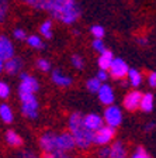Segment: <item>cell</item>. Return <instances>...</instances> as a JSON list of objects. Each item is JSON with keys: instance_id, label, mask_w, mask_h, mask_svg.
<instances>
[{"instance_id": "32", "label": "cell", "mask_w": 156, "mask_h": 158, "mask_svg": "<svg viewBox=\"0 0 156 158\" xmlns=\"http://www.w3.org/2000/svg\"><path fill=\"white\" fill-rule=\"evenodd\" d=\"M131 158H152V157L143 147H137L135 151L132 152V155H131Z\"/></svg>"}, {"instance_id": "39", "label": "cell", "mask_w": 156, "mask_h": 158, "mask_svg": "<svg viewBox=\"0 0 156 158\" xmlns=\"http://www.w3.org/2000/svg\"><path fill=\"white\" fill-rule=\"evenodd\" d=\"M20 158H39L35 152L33 151H28V150H24L21 154H20Z\"/></svg>"}, {"instance_id": "11", "label": "cell", "mask_w": 156, "mask_h": 158, "mask_svg": "<svg viewBox=\"0 0 156 158\" xmlns=\"http://www.w3.org/2000/svg\"><path fill=\"white\" fill-rule=\"evenodd\" d=\"M23 68H24L23 58L14 55L4 61L3 72H6L7 75H10V76H14V75H18L20 72H23Z\"/></svg>"}, {"instance_id": "35", "label": "cell", "mask_w": 156, "mask_h": 158, "mask_svg": "<svg viewBox=\"0 0 156 158\" xmlns=\"http://www.w3.org/2000/svg\"><path fill=\"white\" fill-rule=\"evenodd\" d=\"M45 158H75V157H72L69 152H51V154H45Z\"/></svg>"}, {"instance_id": "28", "label": "cell", "mask_w": 156, "mask_h": 158, "mask_svg": "<svg viewBox=\"0 0 156 158\" xmlns=\"http://www.w3.org/2000/svg\"><path fill=\"white\" fill-rule=\"evenodd\" d=\"M90 34L94 37V38H104L106 30H104V27L100 26V24H93V26L90 27Z\"/></svg>"}, {"instance_id": "6", "label": "cell", "mask_w": 156, "mask_h": 158, "mask_svg": "<svg viewBox=\"0 0 156 158\" xmlns=\"http://www.w3.org/2000/svg\"><path fill=\"white\" fill-rule=\"evenodd\" d=\"M18 93H37L39 89V82L35 76L27 72H20Z\"/></svg>"}, {"instance_id": "10", "label": "cell", "mask_w": 156, "mask_h": 158, "mask_svg": "<svg viewBox=\"0 0 156 158\" xmlns=\"http://www.w3.org/2000/svg\"><path fill=\"white\" fill-rule=\"evenodd\" d=\"M56 144H58L59 152H70L76 148V143L69 131L56 133Z\"/></svg>"}, {"instance_id": "33", "label": "cell", "mask_w": 156, "mask_h": 158, "mask_svg": "<svg viewBox=\"0 0 156 158\" xmlns=\"http://www.w3.org/2000/svg\"><path fill=\"white\" fill-rule=\"evenodd\" d=\"M13 38H16L17 41H24L27 38V33L24 28H14L13 30Z\"/></svg>"}, {"instance_id": "2", "label": "cell", "mask_w": 156, "mask_h": 158, "mask_svg": "<svg viewBox=\"0 0 156 158\" xmlns=\"http://www.w3.org/2000/svg\"><path fill=\"white\" fill-rule=\"evenodd\" d=\"M68 128L76 143V148L87 150L93 145V131H90L85 126L83 114L73 112L68 118Z\"/></svg>"}, {"instance_id": "40", "label": "cell", "mask_w": 156, "mask_h": 158, "mask_svg": "<svg viewBox=\"0 0 156 158\" xmlns=\"http://www.w3.org/2000/svg\"><path fill=\"white\" fill-rule=\"evenodd\" d=\"M155 128H156V123L155 122H148L146 124H145V131H146V133L153 131Z\"/></svg>"}, {"instance_id": "12", "label": "cell", "mask_w": 156, "mask_h": 158, "mask_svg": "<svg viewBox=\"0 0 156 158\" xmlns=\"http://www.w3.org/2000/svg\"><path fill=\"white\" fill-rule=\"evenodd\" d=\"M97 96H98V100L103 103L104 106H110L115 102V93H114V89L111 85H108L107 82L101 83L100 89L97 92Z\"/></svg>"}, {"instance_id": "21", "label": "cell", "mask_w": 156, "mask_h": 158, "mask_svg": "<svg viewBox=\"0 0 156 158\" xmlns=\"http://www.w3.org/2000/svg\"><path fill=\"white\" fill-rule=\"evenodd\" d=\"M0 118H2V122L6 123V124L13 123V120H14L13 109L10 107L7 103H2V105H0Z\"/></svg>"}, {"instance_id": "14", "label": "cell", "mask_w": 156, "mask_h": 158, "mask_svg": "<svg viewBox=\"0 0 156 158\" xmlns=\"http://www.w3.org/2000/svg\"><path fill=\"white\" fill-rule=\"evenodd\" d=\"M83 122H85L86 127H87L90 131H93V133L104 126L103 117H101L100 114H97V113H89V114H83Z\"/></svg>"}, {"instance_id": "17", "label": "cell", "mask_w": 156, "mask_h": 158, "mask_svg": "<svg viewBox=\"0 0 156 158\" xmlns=\"http://www.w3.org/2000/svg\"><path fill=\"white\" fill-rule=\"evenodd\" d=\"M142 81H143V76L141 73L139 69L137 68H130L127 73V82L130 86H132L134 89H138L141 85H142Z\"/></svg>"}, {"instance_id": "9", "label": "cell", "mask_w": 156, "mask_h": 158, "mask_svg": "<svg viewBox=\"0 0 156 158\" xmlns=\"http://www.w3.org/2000/svg\"><path fill=\"white\" fill-rule=\"evenodd\" d=\"M141 98H142V92H139L138 89H132L122 99V106L128 112H137L139 109Z\"/></svg>"}, {"instance_id": "13", "label": "cell", "mask_w": 156, "mask_h": 158, "mask_svg": "<svg viewBox=\"0 0 156 158\" xmlns=\"http://www.w3.org/2000/svg\"><path fill=\"white\" fill-rule=\"evenodd\" d=\"M14 55H16V52H14V45L11 43V40L4 34H0V58L6 61Z\"/></svg>"}, {"instance_id": "31", "label": "cell", "mask_w": 156, "mask_h": 158, "mask_svg": "<svg viewBox=\"0 0 156 158\" xmlns=\"http://www.w3.org/2000/svg\"><path fill=\"white\" fill-rule=\"evenodd\" d=\"M91 47H93V49H94L96 52H103L104 49L107 48L106 47V44H104V41H103V38H94L93 41H91Z\"/></svg>"}, {"instance_id": "19", "label": "cell", "mask_w": 156, "mask_h": 158, "mask_svg": "<svg viewBox=\"0 0 156 158\" xmlns=\"http://www.w3.org/2000/svg\"><path fill=\"white\" fill-rule=\"evenodd\" d=\"M155 107V96L153 93L146 92L142 93V98H141V103H139V110H142L143 113H150Z\"/></svg>"}, {"instance_id": "29", "label": "cell", "mask_w": 156, "mask_h": 158, "mask_svg": "<svg viewBox=\"0 0 156 158\" xmlns=\"http://www.w3.org/2000/svg\"><path fill=\"white\" fill-rule=\"evenodd\" d=\"M10 93H11V89H10L9 83L4 82V81H0V99H2V100L9 99Z\"/></svg>"}, {"instance_id": "15", "label": "cell", "mask_w": 156, "mask_h": 158, "mask_svg": "<svg viewBox=\"0 0 156 158\" xmlns=\"http://www.w3.org/2000/svg\"><path fill=\"white\" fill-rule=\"evenodd\" d=\"M51 79L55 85L61 86V88H69L72 85V78L69 75H65L62 72V69H52L51 71Z\"/></svg>"}, {"instance_id": "30", "label": "cell", "mask_w": 156, "mask_h": 158, "mask_svg": "<svg viewBox=\"0 0 156 158\" xmlns=\"http://www.w3.org/2000/svg\"><path fill=\"white\" fill-rule=\"evenodd\" d=\"M9 14V0H0V23H3Z\"/></svg>"}, {"instance_id": "25", "label": "cell", "mask_w": 156, "mask_h": 158, "mask_svg": "<svg viewBox=\"0 0 156 158\" xmlns=\"http://www.w3.org/2000/svg\"><path fill=\"white\" fill-rule=\"evenodd\" d=\"M100 86H101V82L96 78V76H93V78H90V79L86 81V88H87V90L90 93H97L98 89H100Z\"/></svg>"}, {"instance_id": "1", "label": "cell", "mask_w": 156, "mask_h": 158, "mask_svg": "<svg viewBox=\"0 0 156 158\" xmlns=\"http://www.w3.org/2000/svg\"><path fill=\"white\" fill-rule=\"evenodd\" d=\"M52 20L65 26L75 24L82 16V7L78 0H48L45 10Z\"/></svg>"}, {"instance_id": "36", "label": "cell", "mask_w": 156, "mask_h": 158, "mask_svg": "<svg viewBox=\"0 0 156 158\" xmlns=\"http://www.w3.org/2000/svg\"><path fill=\"white\" fill-rule=\"evenodd\" d=\"M108 154H110V145H103L98 148V158H108Z\"/></svg>"}, {"instance_id": "27", "label": "cell", "mask_w": 156, "mask_h": 158, "mask_svg": "<svg viewBox=\"0 0 156 158\" xmlns=\"http://www.w3.org/2000/svg\"><path fill=\"white\" fill-rule=\"evenodd\" d=\"M70 64L75 69L82 71V69L85 68V58H83L82 55H79V54H73L72 58H70Z\"/></svg>"}, {"instance_id": "34", "label": "cell", "mask_w": 156, "mask_h": 158, "mask_svg": "<svg viewBox=\"0 0 156 158\" xmlns=\"http://www.w3.org/2000/svg\"><path fill=\"white\" fill-rule=\"evenodd\" d=\"M96 78H97L101 83L107 82V79L110 78V75H108V71H106V69H98L97 73H96Z\"/></svg>"}, {"instance_id": "22", "label": "cell", "mask_w": 156, "mask_h": 158, "mask_svg": "<svg viewBox=\"0 0 156 158\" xmlns=\"http://www.w3.org/2000/svg\"><path fill=\"white\" fill-rule=\"evenodd\" d=\"M39 34L45 40H51L54 37V23H52L51 19L44 20L42 23H41V26H39Z\"/></svg>"}, {"instance_id": "24", "label": "cell", "mask_w": 156, "mask_h": 158, "mask_svg": "<svg viewBox=\"0 0 156 158\" xmlns=\"http://www.w3.org/2000/svg\"><path fill=\"white\" fill-rule=\"evenodd\" d=\"M24 4H27L28 7L34 10H45V6H46V2L48 0H21Z\"/></svg>"}, {"instance_id": "18", "label": "cell", "mask_w": 156, "mask_h": 158, "mask_svg": "<svg viewBox=\"0 0 156 158\" xmlns=\"http://www.w3.org/2000/svg\"><path fill=\"white\" fill-rule=\"evenodd\" d=\"M113 59H114L113 51H110L108 48H106L103 52L98 54V59H97L98 69H106V71H108L111 62H113Z\"/></svg>"}, {"instance_id": "16", "label": "cell", "mask_w": 156, "mask_h": 158, "mask_svg": "<svg viewBox=\"0 0 156 158\" xmlns=\"http://www.w3.org/2000/svg\"><path fill=\"white\" fill-rule=\"evenodd\" d=\"M108 158H128V151L125 144L122 141H120V140L111 143Z\"/></svg>"}, {"instance_id": "23", "label": "cell", "mask_w": 156, "mask_h": 158, "mask_svg": "<svg viewBox=\"0 0 156 158\" xmlns=\"http://www.w3.org/2000/svg\"><path fill=\"white\" fill-rule=\"evenodd\" d=\"M27 41V45L30 47V48H33V49H42L44 47V41L42 38L39 35H35V34H31V35H27L26 38Z\"/></svg>"}, {"instance_id": "3", "label": "cell", "mask_w": 156, "mask_h": 158, "mask_svg": "<svg viewBox=\"0 0 156 158\" xmlns=\"http://www.w3.org/2000/svg\"><path fill=\"white\" fill-rule=\"evenodd\" d=\"M21 100V113L27 118H37L38 117V99L35 93H18Z\"/></svg>"}, {"instance_id": "41", "label": "cell", "mask_w": 156, "mask_h": 158, "mask_svg": "<svg viewBox=\"0 0 156 158\" xmlns=\"http://www.w3.org/2000/svg\"><path fill=\"white\" fill-rule=\"evenodd\" d=\"M3 65H4V61L2 58H0V73L3 72Z\"/></svg>"}, {"instance_id": "20", "label": "cell", "mask_w": 156, "mask_h": 158, "mask_svg": "<svg viewBox=\"0 0 156 158\" xmlns=\"http://www.w3.org/2000/svg\"><path fill=\"white\" fill-rule=\"evenodd\" d=\"M4 138H6L7 144L11 145V147H14V148L23 147V144H24L23 137H21V135H20L17 131H14V130H7Z\"/></svg>"}, {"instance_id": "7", "label": "cell", "mask_w": 156, "mask_h": 158, "mask_svg": "<svg viewBox=\"0 0 156 158\" xmlns=\"http://www.w3.org/2000/svg\"><path fill=\"white\" fill-rule=\"evenodd\" d=\"M128 71H130V65L127 64V61H124L122 58H115L114 56L113 62L108 68V75H110V78L115 79V81H121V79L127 78Z\"/></svg>"}, {"instance_id": "5", "label": "cell", "mask_w": 156, "mask_h": 158, "mask_svg": "<svg viewBox=\"0 0 156 158\" xmlns=\"http://www.w3.org/2000/svg\"><path fill=\"white\" fill-rule=\"evenodd\" d=\"M114 137H115V128L104 124L101 128H98L93 133V144L98 145V147L108 145L114 141Z\"/></svg>"}, {"instance_id": "8", "label": "cell", "mask_w": 156, "mask_h": 158, "mask_svg": "<svg viewBox=\"0 0 156 158\" xmlns=\"http://www.w3.org/2000/svg\"><path fill=\"white\" fill-rule=\"evenodd\" d=\"M39 148L44 154H51V152H59L58 144H56V133L54 131H45L41 134L38 140Z\"/></svg>"}, {"instance_id": "42", "label": "cell", "mask_w": 156, "mask_h": 158, "mask_svg": "<svg viewBox=\"0 0 156 158\" xmlns=\"http://www.w3.org/2000/svg\"><path fill=\"white\" fill-rule=\"evenodd\" d=\"M73 34H75V35H79V34H80V31H79L78 28H75V30H73Z\"/></svg>"}, {"instance_id": "37", "label": "cell", "mask_w": 156, "mask_h": 158, "mask_svg": "<svg viewBox=\"0 0 156 158\" xmlns=\"http://www.w3.org/2000/svg\"><path fill=\"white\" fill-rule=\"evenodd\" d=\"M148 85L152 89H156V72L155 71L149 72V75H148Z\"/></svg>"}, {"instance_id": "38", "label": "cell", "mask_w": 156, "mask_h": 158, "mask_svg": "<svg viewBox=\"0 0 156 158\" xmlns=\"http://www.w3.org/2000/svg\"><path fill=\"white\" fill-rule=\"evenodd\" d=\"M135 41H137V44L139 47H148V44H149V40H148L146 35H138L135 38Z\"/></svg>"}, {"instance_id": "26", "label": "cell", "mask_w": 156, "mask_h": 158, "mask_svg": "<svg viewBox=\"0 0 156 158\" xmlns=\"http://www.w3.org/2000/svg\"><path fill=\"white\" fill-rule=\"evenodd\" d=\"M35 66L41 72H51L52 71V65L46 58H38L35 61Z\"/></svg>"}, {"instance_id": "4", "label": "cell", "mask_w": 156, "mask_h": 158, "mask_svg": "<svg viewBox=\"0 0 156 158\" xmlns=\"http://www.w3.org/2000/svg\"><path fill=\"white\" fill-rule=\"evenodd\" d=\"M122 110H121L120 106L117 105H110V106H106L104 109V113H103V120H104V124L108 126V127H113V128H117L118 126H121L122 123Z\"/></svg>"}]
</instances>
